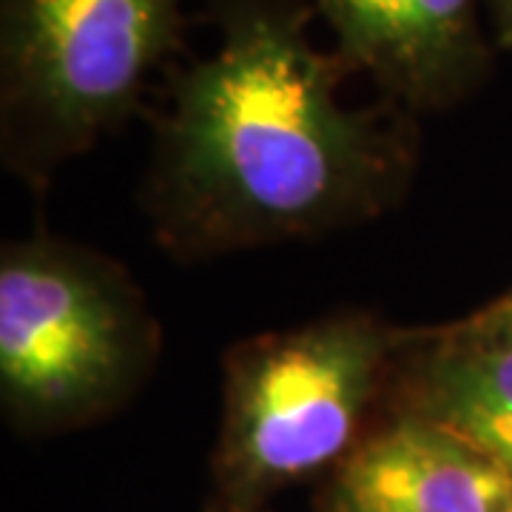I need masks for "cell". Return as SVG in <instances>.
<instances>
[{"label":"cell","mask_w":512,"mask_h":512,"mask_svg":"<svg viewBox=\"0 0 512 512\" xmlns=\"http://www.w3.org/2000/svg\"><path fill=\"white\" fill-rule=\"evenodd\" d=\"M302 0H211L220 43L177 74L157 211L174 248L225 251L356 220L396 180L399 148L339 100V55Z\"/></svg>","instance_id":"1"},{"label":"cell","mask_w":512,"mask_h":512,"mask_svg":"<svg viewBox=\"0 0 512 512\" xmlns=\"http://www.w3.org/2000/svg\"><path fill=\"white\" fill-rule=\"evenodd\" d=\"M183 0H0L6 151L26 165L89 148L177 46Z\"/></svg>","instance_id":"2"},{"label":"cell","mask_w":512,"mask_h":512,"mask_svg":"<svg viewBox=\"0 0 512 512\" xmlns=\"http://www.w3.org/2000/svg\"><path fill=\"white\" fill-rule=\"evenodd\" d=\"M393 345L379 319L348 313L228 356L220 473L239 507L345 456Z\"/></svg>","instance_id":"3"},{"label":"cell","mask_w":512,"mask_h":512,"mask_svg":"<svg viewBox=\"0 0 512 512\" xmlns=\"http://www.w3.org/2000/svg\"><path fill=\"white\" fill-rule=\"evenodd\" d=\"M148 319L120 274L29 242L0 262V390L29 421H63L126 393L148 362Z\"/></svg>","instance_id":"4"},{"label":"cell","mask_w":512,"mask_h":512,"mask_svg":"<svg viewBox=\"0 0 512 512\" xmlns=\"http://www.w3.org/2000/svg\"><path fill=\"white\" fill-rule=\"evenodd\" d=\"M348 69L410 109L461 100L490 66L478 0H311Z\"/></svg>","instance_id":"5"},{"label":"cell","mask_w":512,"mask_h":512,"mask_svg":"<svg viewBox=\"0 0 512 512\" xmlns=\"http://www.w3.org/2000/svg\"><path fill=\"white\" fill-rule=\"evenodd\" d=\"M512 481L476 444L407 413L359 444L325 512H507Z\"/></svg>","instance_id":"6"},{"label":"cell","mask_w":512,"mask_h":512,"mask_svg":"<svg viewBox=\"0 0 512 512\" xmlns=\"http://www.w3.org/2000/svg\"><path fill=\"white\" fill-rule=\"evenodd\" d=\"M413 413L476 444L512 481V336L464 322L421 359Z\"/></svg>","instance_id":"7"},{"label":"cell","mask_w":512,"mask_h":512,"mask_svg":"<svg viewBox=\"0 0 512 512\" xmlns=\"http://www.w3.org/2000/svg\"><path fill=\"white\" fill-rule=\"evenodd\" d=\"M493 20L495 43L512 52V0H484Z\"/></svg>","instance_id":"8"},{"label":"cell","mask_w":512,"mask_h":512,"mask_svg":"<svg viewBox=\"0 0 512 512\" xmlns=\"http://www.w3.org/2000/svg\"><path fill=\"white\" fill-rule=\"evenodd\" d=\"M473 325L484 330H495V333H510L512 336V293L504 299V302H498L493 305L487 313H478L470 319Z\"/></svg>","instance_id":"9"},{"label":"cell","mask_w":512,"mask_h":512,"mask_svg":"<svg viewBox=\"0 0 512 512\" xmlns=\"http://www.w3.org/2000/svg\"><path fill=\"white\" fill-rule=\"evenodd\" d=\"M507 512H512V507H510V510H507Z\"/></svg>","instance_id":"10"}]
</instances>
